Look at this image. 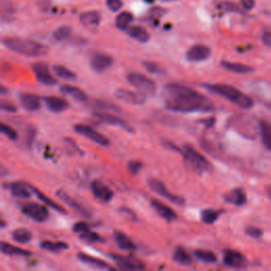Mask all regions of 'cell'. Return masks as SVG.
<instances>
[{"label":"cell","mask_w":271,"mask_h":271,"mask_svg":"<svg viewBox=\"0 0 271 271\" xmlns=\"http://www.w3.org/2000/svg\"><path fill=\"white\" fill-rule=\"evenodd\" d=\"M127 81L130 82L135 88H137L139 92L143 93L145 95L154 94L157 90V86L153 80L138 72H133L128 75Z\"/></svg>","instance_id":"8992f818"},{"label":"cell","mask_w":271,"mask_h":271,"mask_svg":"<svg viewBox=\"0 0 271 271\" xmlns=\"http://www.w3.org/2000/svg\"><path fill=\"white\" fill-rule=\"evenodd\" d=\"M95 107L101 109V110H112V111H120V108L116 107L115 105L112 104H108V103H105V102H101V101H96L95 102Z\"/></svg>","instance_id":"f6af8a7d"},{"label":"cell","mask_w":271,"mask_h":271,"mask_svg":"<svg viewBox=\"0 0 271 271\" xmlns=\"http://www.w3.org/2000/svg\"><path fill=\"white\" fill-rule=\"evenodd\" d=\"M106 5L109 8V10H111L112 12H118L119 10H121L123 6L121 0H107Z\"/></svg>","instance_id":"bcb514c9"},{"label":"cell","mask_w":271,"mask_h":271,"mask_svg":"<svg viewBox=\"0 0 271 271\" xmlns=\"http://www.w3.org/2000/svg\"><path fill=\"white\" fill-rule=\"evenodd\" d=\"M164 2H175V0H164Z\"/></svg>","instance_id":"680465c9"},{"label":"cell","mask_w":271,"mask_h":271,"mask_svg":"<svg viewBox=\"0 0 271 271\" xmlns=\"http://www.w3.org/2000/svg\"><path fill=\"white\" fill-rule=\"evenodd\" d=\"M91 191L92 194L103 203L110 202L113 197V192L107 185L101 181H92L91 182Z\"/></svg>","instance_id":"4fadbf2b"},{"label":"cell","mask_w":271,"mask_h":271,"mask_svg":"<svg viewBox=\"0 0 271 271\" xmlns=\"http://www.w3.org/2000/svg\"><path fill=\"white\" fill-rule=\"evenodd\" d=\"M12 238L19 242V244H27L32 239V233L29 230L24 229V228H19V229L13 231Z\"/></svg>","instance_id":"e575fe53"},{"label":"cell","mask_w":271,"mask_h":271,"mask_svg":"<svg viewBox=\"0 0 271 271\" xmlns=\"http://www.w3.org/2000/svg\"><path fill=\"white\" fill-rule=\"evenodd\" d=\"M246 233L252 237H255V238H258L262 235V231L259 229V228L253 227V226L246 228Z\"/></svg>","instance_id":"7dc6e473"},{"label":"cell","mask_w":271,"mask_h":271,"mask_svg":"<svg viewBox=\"0 0 271 271\" xmlns=\"http://www.w3.org/2000/svg\"><path fill=\"white\" fill-rule=\"evenodd\" d=\"M49 7H50L49 0H39V8H40V10L47 11Z\"/></svg>","instance_id":"db71d44e"},{"label":"cell","mask_w":271,"mask_h":271,"mask_svg":"<svg viewBox=\"0 0 271 271\" xmlns=\"http://www.w3.org/2000/svg\"><path fill=\"white\" fill-rule=\"evenodd\" d=\"M71 34V28L68 27V26H63V27H60L59 29H56L54 32H53V38L55 40H64L66 38H68Z\"/></svg>","instance_id":"f35d334b"},{"label":"cell","mask_w":271,"mask_h":271,"mask_svg":"<svg viewBox=\"0 0 271 271\" xmlns=\"http://www.w3.org/2000/svg\"><path fill=\"white\" fill-rule=\"evenodd\" d=\"M32 68H33V72L35 73L36 79L41 84L47 85V86H53V85L56 84V80L49 72V68L46 64L36 63L32 65Z\"/></svg>","instance_id":"7c38bea8"},{"label":"cell","mask_w":271,"mask_h":271,"mask_svg":"<svg viewBox=\"0 0 271 271\" xmlns=\"http://www.w3.org/2000/svg\"><path fill=\"white\" fill-rule=\"evenodd\" d=\"M108 270H109V271H118V270H116L115 268H108Z\"/></svg>","instance_id":"6f0895ef"},{"label":"cell","mask_w":271,"mask_h":271,"mask_svg":"<svg viewBox=\"0 0 271 271\" xmlns=\"http://www.w3.org/2000/svg\"><path fill=\"white\" fill-rule=\"evenodd\" d=\"M112 258L119 267L127 271H143L145 269V264L139 259L124 255H112Z\"/></svg>","instance_id":"30bf717a"},{"label":"cell","mask_w":271,"mask_h":271,"mask_svg":"<svg viewBox=\"0 0 271 271\" xmlns=\"http://www.w3.org/2000/svg\"><path fill=\"white\" fill-rule=\"evenodd\" d=\"M260 134L263 144L266 146L267 150L271 151V124L267 122H261Z\"/></svg>","instance_id":"1f68e13d"},{"label":"cell","mask_w":271,"mask_h":271,"mask_svg":"<svg viewBox=\"0 0 271 271\" xmlns=\"http://www.w3.org/2000/svg\"><path fill=\"white\" fill-rule=\"evenodd\" d=\"M182 154L185 161L188 162V164L190 166L193 167L194 170L198 173H205L207 170L210 169L211 164L210 162L207 160V158L199 153L198 151H196L192 145L190 144H185L183 145L182 149Z\"/></svg>","instance_id":"277c9868"},{"label":"cell","mask_w":271,"mask_h":271,"mask_svg":"<svg viewBox=\"0 0 271 271\" xmlns=\"http://www.w3.org/2000/svg\"><path fill=\"white\" fill-rule=\"evenodd\" d=\"M128 34L134 39L140 41V42H147L150 40V34L149 32L140 26H133L128 28Z\"/></svg>","instance_id":"484cf974"},{"label":"cell","mask_w":271,"mask_h":271,"mask_svg":"<svg viewBox=\"0 0 271 271\" xmlns=\"http://www.w3.org/2000/svg\"><path fill=\"white\" fill-rule=\"evenodd\" d=\"M69 246L65 241H50L45 240L40 242V248L50 252H60L67 249Z\"/></svg>","instance_id":"4dcf8cb0"},{"label":"cell","mask_w":271,"mask_h":271,"mask_svg":"<svg viewBox=\"0 0 271 271\" xmlns=\"http://www.w3.org/2000/svg\"><path fill=\"white\" fill-rule=\"evenodd\" d=\"M113 238H115L117 246L122 250L132 251L136 249V245L134 244V241L126 234H124L122 231L117 230L113 232Z\"/></svg>","instance_id":"cb8c5ba5"},{"label":"cell","mask_w":271,"mask_h":271,"mask_svg":"<svg viewBox=\"0 0 271 271\" xmlns=\"http://www.w3.org/2000/svg\"><path fill=\"white\" fill-rule=\"evenodd\" d=\"M94 116L100 120L102 121L106 124L109 125H113V126H118L122 130L128 132V133H133L134 132V128L128 124L127 122H125L124 120H122L121 118L115 116V115H111V113H107L104 111H96L94 112Z\"/></svg>","instance_id":"8fae6325"},{"label":"cell","mask_w":271,"mask_h":271,"mask_svg":"<svg viewBox=\"0 0 271 271\" xmlns=\"http://www.w3.org/2000/svg\"><path fill=\"white\" fill-rule=\"evenodd\" d=\"M263 42L264 44L271 48V32H265L263 35Z\"/></svg>","instance_id":"816d5d0a"},{"label":"cell","mask_w":271,"mask_h":271,"mask_svg":"<svg viewBox=\"0 0 271 271\" xmlns=\"http://www.w3.org/2000/svg\"><path fill=\"white\" fill-rule=\"evenodd\" d=\"M165 107L175 112H209L214 109L210 100L196 90L179 84H167L163 90Z\"/></svg>","instance_id":"6da1fadb"},{"label":"cell","mask_w":271,"mask_h":271,"mask_svg":"<svg viewBox=\"0 0 271 271\" xmlns=\"http://www.w3.org/2000/svg\"><path fill=\"white\" fill-rule=\"evenodd\" d=\"M0 127H2V133L8 137L10 140H16L18 135H17V132L15 130H13V128L5 123H2L0 124Z\"/></svg>","instance_id":"60d3db41"},{"label":"cell","mask_w":271,"mask_h":271,"mask_svg":"<svg viewBox=\"0 0 271 271\" xmlns=\"http://www.w3.org/2000/svg\"><path fill=\"white\" fill-rule=\"evenodd\" d=\"M223 67L227 70L232 71V72L235 73H248L252 72L253 69L250 66L244 65V64H239V63H231V62H223L221 63Z\"/></svg>","instance_id":"d6a6232c"},{"label":"cell","mask_w":271,"mask_h":271,"mask_svg":"<svg viewBox=\"0 0 271 271\" xmlns=\"http://www.w3.org/2000/svg\"><path fill=\"white\" fill-rule=\"evenodd\" d=\"M47 108L52 112H62L69 106L66 100L58 96H46L44 98Z\"/></svg>","instance_id":"603a6c76"},{"label":"cell","mask_w":271,"mask_h":271,"mask_svg":"<svg viewBox=\"0 0 271 271\" xmlns=\"http://www.w3.org/2000/svg\"><path fill=\"white\" fill-rule=\"evenodd\" d=\"M203 87L207 90L221 95L225 98L229 100L230 102L234 103L238 107L242 109H249L253 106V100L248 96L247 94L242 93L238 89L230 86V85H224V84H204Z\"/></svg>","instance_id":"3957f363"},{"label":"cell","mask_w":271,"mask_h":271,"mask_svg":"<svg viewBox=\"0 0 271 271\" xmlns=\"http://www.w3.org/2000/svg\"><path fill=\"white\" fill-rule=\"evenodd\" d=\"M151 205H152L153 209L165 220L172 221V220L177 219V217H178L177 213L172 208H169L165 204L158 201V199H153V201L151 202Z\"/></svg>","instance_id":"e0dca14e"},{"label":"cell","mask_w":271,"mask_h":271,"mask_svg":"<svg viewBox=\"0 0 271 271\" xmlns=\"http://www.w3.org/2000/svg\"><path fill=\"white\" fill-rule=\"evenodd\" d=\"M3 44L14 52L27 56H32V58H37V56H42L48 53V48L45 45H41L37 41L27 38L5 37L3 39Z\"/></svg>","instance_id":"7a4b0ae2"},{"label":"cell","mask_w":271,"mask_h":271,"mask_svg":"<svg viewBox=\"0 0 271 271\" xmlns=\"http://www.w3.org/2000/svg\"><path fill=\"white\" fill-rule=\"evenodd\" d=\"M224 198L227 203L234 205L236 207L244 206L247 203V195L245 191L239 188L231 190L229 193H227L224 196Z\"/></svg>","instance_id":"7402d4cb"},{"label":"cell","mask_w":271,"mask_h":271,"mask_svg":"<svg viewBox=\"0 0 271 271\" xmlns=\"http://www.w3.org/2000/svg\"><path fill=\"white\" fill-rule=\"evenodd\" d=\"M194 254L197 260L205 263H215L217 261L216 255L208 250H196Z\"/></svg>","instance_id":"8d00e7d4"},{"label":"cell","mask_w":271,"mask_h":271,"mask_svg":"<svg viewBox=\"0 0 271 271\" xmlns=\"http://www.w3.org/2000/svg\"><path fill=\"white\" fill-rule=\"evenodd\" d=\"M202 220L207 225H212L219 217V212L213 209H206L202 212Z\"/></svg>","instance_id":"74e56055"},{"label":"cell","mask_w":271,"mask_h":271,"mask_svg":"<svg viewBox=\"0 0 271 271\" xmlns=\"http://www.w3.org/2000/svg\"><path fill=\"white\" fill-rule=\"evenodd\" d=\"M224 263L231 268H240L246 264V259L237 251L226 250L224 253Z\"/></svg>","instance_id":"ffe728a7"},{"label":"cell","mask_w":271,"mask_h":271,"mask_svg":"<svg viewBox=\"0 0 271 271\" xmlns=\"http://www.w3.org/2000/svg\"><path fill=\"white\" fill-rule=\"evenodd\" d=\"M163 14H165V10L160 9V8H155L150 11V17L152 18H159L161 17Z\"/></svg>","instance_id":"c3c4849f"},{"label":"cell","mask_w":271,"mask_h":271,"mask_svg":"<svg viewBox=\"0 0 271 271\" xmlns=\"http://www.w3.org/2000/svg\"><path fill=\"white\" fill-rule=\"evenodd\" d=\"M147 185L149 188L155 192L156 194H158L159 196L167 199L168 202H170L174 205L177 206H183L185 204L184 198L181 196H178L172 192H169L168 189L165 187V184L156 178H149L147 179Z\"/></svg>","instance_id":"5b68a950"},{"label":"cell","mask_w":271,"mask_h":271,"mask_svg":"<svg viewBox=\"0 0 271 271\" xmlns=\"http://www.w3.org/2000/svg\"><path fill=\"white\" fill-rule=\"evenodd\" d=\"M72 230L76 232V233H84V232H86V231H89L90 230V227L88 224L86 223H84V221H79V223H76L73 225V228H72Z\"/></svg>","instance_id":"ee69618b"},{"label":"cell","mask_w":271,"mask_h":271,"mask_svg":"<svg viewBox=\"0 0 271 271\" xmlns=\"http://www.w3.org/2000/svg\"><path fill=\"white\" fill-rule=\"evenodd\" d=\"M19 101L21 106L28 111H36L41 106L39 96L33 93H21L19 95Z\"/></svg>","instance_id":"44dd1931"},{"label":"cell","mask_w":271,"mask_h":271,"mask_svg":"<svg viewBox=\"0 0 271 271\" xmlns=\"http://www.w3.org/2000/svg\"><path fill=\"white\" fill-rule=\"evenodd\" d=\"M267 193H268V195H269V197H270V199H271V188H268V189H267Z\"/></svg>","instance_id":"11a10c76"},{"label":"cell","mask_w":271,"mask_h":271,"mask_svg":"<svg viewBox=\"0 0 271 271\" xmlns=\"http://www.w3.org/2000/svg\"><path fill=\"white\" fill-rule=\"evenodd\" d=\"M113 60L110 55L105 53H95L91 58V67L97 72H102L112 66Z\"/></svg>","instance_id":"2e32d148"},{"label":"cell","mask_w":271,"mask_h":271,"mask_svg":"<svg viewBox=\"0 0 271 271\" xmlns=\"http://www.w3.org/2000/svg\"><path fill=\"white\" fill-rule=\"evenodd\" d=\"M32 189H33V192L36 194V196H37V197L40 199V201H41L42 203H44L46 206L50 207L51 209L55 210L56 212H60V213H63V214H66V213H67V211H66L62 206H60L59 204H56L55 202L51 201V199H50L49 197H47L44 193H41L39 190H37V189L34 188V187H32Z\"/></svg>","instance_id":"f546056e"},{"label":"cell","mask_w":271,"mask_h":271,"mask_svg":"<svg viewBox=\"0 0 271 271\" xmlns=\"http://www.w3.org/2000/svg\"><path fill=\"white\" fill-rule=\"evenodd\" d=\"M142 65H143L144 68L151 73H159L161 71V68L159 65H157L156 63L151 62V61H144L143 63H142Z\"/></svg>","instance_id":"7bdbcfd3"},{"label":"cell","mask_w":271,"mask_h":271,"mask_svg":"<svg viewBox=\"0 0 271 271\" xmlns=\"http://www.w3.org/2000/svg\"><path fill=\"white\" fill-rule=\"evenodd\" d=\"M0 106H2V109L4 111H8V112H15L17 110V108L14 106L13 104H11L9 102H6V101H3L2 105H0Z\"/></svg>","instance_id":"681fc988"},{"label":"cell","mask_w":271,"mask_h":271,"mask_svg":"<svg viewBox=\"0 0 271 271\" xmlns=\"http://www.w3.org/2000/svg\"><path fill=\"white\" fill-rule=\"evenodd\" d=\"M240 3H241L242 8L246 10H252L255 6L254 0H240Z\"/></svg>","instance_id":"f907efd6"},{"label":"cell","mask_w":271,"mask_h":271,"mask_svg":"<svg viewBox=\"0 0 271 271\" xmlns=\"http://www.w3.org/2000/svg\"><path fill=\"white\" fill-rule=\"evenodd\" d=\"M21 212L26 216L37 223H44L49 218V211L46 205H40L37 203H27L21 206Z\"/></svg>","instance_id":"52a82bcc"},{"label":"cell","mask_w":271,"mask_h":271,"mask_svg":"<svg viewBox=\"0 0 271 271\" xmlns=\"http://www.w3.org/2000/svg\"><path fill=\"white\" fill-rule=\"evenodd\" d=\"M53 72L55 73L56 77H59L63 80H67V81H73L77 79V76L72 71L69 70L68 68L62 66V65H54L52 67Z\"/></svg>","instance_id":"836d02e7"},{"label":"cell","mask_w":271,"mask_h":271,"mask_svg":"<svg viewBox=\"0 0 271 271\" xmlns=\"http://www.w3.org/2000/svg\"><path fill=\"white\" fill-rule=\"evenodd\" d=\"M80 21L86 29L93 31L98 27L100 21H101V15L96 11H88L81 14Z\"/></svg>","instance_id":"ac0fdd59"},{"label":"cell","mask_w":271,"mask_h":271,"mask_svg":"<svg viewBox=\"0 0 271 271\" xmlns=\"http://www.w3.org/2000/svg\"><path fill=\"white\" fill-rule=\"evenodd\" d=\"M173 260L176 263L183 265V266H189L193 263V259L191 258V255L181 247H178L175 249L173 253Z\"/></svg>","instance_id":"4316f807"},{"label":"cell","mask_w":271,"mask_h":271,"mask_svg":"<svg viewBox=\"0 0 271 271\" xmlns=\"http://www.w3.org/2000/svg\"><path fill=\"white\" fill-rule=\"evenodd\" d=\"M2 93H3V94L6 93V88L4 87V85H2Z\"/></svg>","instance_id":"9f6ffc18"},{"label":"cell","mask_w":271,"mask_h":271,"mask_svg":"<svg viewBox=\"0 0 271 271\" xmlns=\"http://www.w3.org/2000/svg\"><path fill=\"white\" fill-rule=\"evenodd\" d=\"M211 49L205 45H195L187 52V59L191 62H203L210 58Z\"/></svg>","instance_id":"5bb4252c"},{"label":"cell","mask_w":271,"mask_h":271,"mask_svg":"<svg viewBox=\"0 0 271 271\" xmlns=\"http://www.w3.org/2000/svg\"><path fill=\"white\" fill-rule=\"evenodd\" d=\"M78 259L81 262L87 264V265H90V266H93V267H97V268H107L108 267L106 262L100 260L97 258H94V256H91V255L86 254V253H79Z\"/></svg>","instance_id":"f1b7e54d"},{"label":"cell","mask_w":271,"mask_h":271,"mask_svg":"<svg viewBox=\"0 0 271 271\" xmlns=\"http://www.w3.org/2000/svg\"><path fill=\"white\" fill-rule=\"evenodd\" d=\"M127 167H128V170H130L131 174L137 175L142 169V167H143V164H142V162H140L138 160H133V161L128 162Z\"/></svg>","instance_id":"b9f144b4"},{"label":"cell","mask_w":271,"mask_h":271,"mask_svg":"<svg viewBox=\"0 0 271 271\" xmlns=\"http://www.w3.org/2000/svg\"><path fill=\"white\" fill-rule=\"evenodd\" d=\"M34 136H35V131L34 130H29V131H28L27 140H28V144H29V146H31L32 141L34 140Z\"/></svg>","instance_id":"f5cc1de1"},{"label":"cell","mask_w":271,"mask_h":271,"mask_svg":"<svg viewBox=\"0 0 271 271\" xmlns=\"http://www.w3.org/2000/svg\"><path fill=\"white\" fill-rule=\"evenodd\" d=\"M0 247H2V252L4 254H7V255L27 256V255L31 254V252L23 250V249L14 246V245H11V244H9V242H6V241H2V245H0Z\"/></svg>","instance_id":"83f0119b"},{"label":"cell","mask_w":271,"mask_h":271,"mask_svg":"<svg viewBox=\"0 0 271 271\" xmlns=\"http://www.w3.org/2000/svg\"><path fill=\"white\" fill-rule=\"evenodd\" d=\"M9 190L13 196L17 198H29L32 195L33 189L31 185L21 181H14L9 184Z\"/></svg>","instance_id":"d6986e66"},{"label":"cell","mask_w":271,"mask_h":271,"mask_svg":"<svg viewBox=\"0 0 271 271\" xmlns=\"http://www.w3.org/2000/svg\"><path fill=\"white\" fill-rule=\"evenodd\" d=\"M75 131L79 135L89 139L90 141L94 142V143H96L98 145L107 146L110 143L109 139L106 136H104L102 134H100L98 132H96L94 130V128H92L91 126L85 125V124H78V125L75 126Z\"/></svg>","instance_id":"ba28073f"},{"label":"cell","mask_w":271,"mask_h":271,"mask_svg":"<svg viewBox=\"0 0 271 271\" xmlns=\"http://www.w3.org/2000/svg\"><path fill=\"white\" fill-rule=\"evenodd\" d=\"M115 96L119 101L131 105H143L146 102V95L141 92H134L127 89H117L115 91Z\"/></svg>","instance_id":"9c48e42d"},{"label":"cell","mask_w":271,"mask_h":271,"mask_svg":"<svg viewBox=\"0 0 271 271\" xmlns=\"http://www.w3.org/2000/svg\"><path fill=\"white\" fill-rule=\"evenodd\" d=\"M80 237L83 240L88 241V242H102L104 240L102 238V236H100L95 232H91L90 230L89 231H86V232H84V233H81L80 234Z\"/></svg>","instance_id":"ab89813d"},{"label":"cell","mask_w":271,"mask_h":271,"mask_svg":"<svg viewBox=\"0 0 271 271\" xmlns=\"http://www.w3.org/2000/svg\"><path fill=\"white\" fill-rule=\"evenodd\" d=\"M61 92L65 95H69L72 98L77 100L79 102H86L87 101V95L85 93L83 90H81L80 88L73 87V86H70V85H64L60 88Z\"/></svg>","instance_id":"d4e9b609"},{"label":"cell","mask_w":271,"mask_h":271,"mask_svg":"<svg viewBox=\"0 0 271 271\" xmlns=\"http://www.w3.org/2000/svg\"><path fill=\"white\" fill-rule=\"evenodd\" d=\"M134 16L130 12H122L120 13L117 19H116V26L121 30H127L130 28V24L133 22Z\"/></svg>","instance_id":"d590c367"},{"label":"cell","mask_w":271,"mask_h":271,"mask_svg":"<svg viewBox=\"0 0 271 271\" xmlns=\"http://www.w3.org/2000/svg\"><path fill=\"white\" fill-rule=\"evenodd\" d=\"M56 196H58L63 203H65L67 206H69L73 211H76L77 213L81 214L82 216H86V217L90 216V213L86 209H85L82 205H80L76 201V199H73L70 195H68L65 191L59 190L58 192H56Z\"/></svg>","instance_id":"9a60e30c"}]
</instances>
